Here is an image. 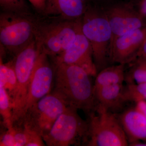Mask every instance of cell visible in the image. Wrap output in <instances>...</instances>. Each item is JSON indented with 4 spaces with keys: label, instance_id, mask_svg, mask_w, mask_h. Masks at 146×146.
Wrapping results in <instances>:
<instances>
[{
    "label": "cell",
    "instance_id": "cell-8",
    "mask_svg": "<svg viewBox=\"0 0 146 146\" xmlns=\"http://www.w3.org/2000/svg\"><path fill=\"white\" fill-rule=\"evenodd\" d=\"M67 106L63 100L52 92L33 105L16 124L25 126L43 138Z\"/></svg>",
    "mask_w": 146,
    "mask_h": 146
},
{
    "label": "cell",
    "instance_id": "cell-14",
    "mask_svg": "<svg viewBox=\"0 0 146 146\" xmlns=\"http://www.w3.org/2000/svg\"><path fill=\"white\" fill-rule=\"evenodd\" d=\"M125 132L129 145L133 142H146V119L135 108L125 110L118 117Z\"/></svg>",
    "mask_w": 146,
    "mask_h": 146
},
{
    "label": "cell",
    "instance_id": "cell-5",
    "mask_svg": "<svg viewBox=\"0 0 146 146\" xmlns=\"http://www.w3.org/2000/svg\"><path fill=\"white\" fill-rule=\"evenodd\" d=\"M88 115L86 145H129L126 135L118 118L110 111L96 105L95 110Z\"/></svg>",
    "mask_w": 146,
    "mask_h": 146
},
{
    "label": "cell",
    "instance_id": "cell-26",
    "mask_svg": "<svg viewBox=\"0 0 146 146\" xmlns=\"http://www.w3.org/2000/svg\"><path fill=\"white\" fill-rule=\"evenodd\" d=\"M137 10L141 16L144 18H146V0H141L140 1Z\"/></svg>",
    "mask_w": 146,
    "mask_h": 146
},
{
    "label": "cell",
    "instance_id": "cell-7",
    "mask_svg": "<svg viewBox=\"0 0 146 146\" xmlns=\"http://www.w3.org/2000/svg\"><path fill=\"white\" fill-rule=\"evenodd\" d=\"M78 110L67 106L55 122L49 132L43 137L48 146L77 145L86 144L88 138V123L82 119Z\"/></svg>",
    "mask_w": 146,
    "mask_h": 146
},
{
    "label": "cell",
    "instance_id": "cell-23",
    "mask_svg": "<svg viewBox=\"0 0 146 146\" xmlns=\"http://www.w3.org/2000/svg\"><path fill=\"white\" fill-rule=\"evenodd\" d=\"M0 146H16L13 126L7 130L1 137Z\"/></svg>",
    "mask_w": 146,
    "mask_h": 146
},
{
    "label": "cell",
    "instance_id": "cell-9",
    "mask_svg": "<svg viewBox=\"0 0 146 146\" xmlns=\"http://www.w3.org/2000/svg\"><path fill=\"white\" fill-rule=\"evenodd\" d=\"M100 6L107 16L112 30V41L146 26V18L141 16L131 3L108 2Z\"/></svg>",
    "mask_w": 146,
    "mask_h": 146
},
{
    "label": "cell",
    "instance_id": "cell-20",
    "mask_svg": "<svg viewBox=\"0 0 146 146\" xmlns=\"http://www.w3.org/2000/svg\"><path fill=\"white\" fill-rule=\"evenodd\" d=\"M123 97L124 102L146 100V82L127 84L124 88Z\"/></svg>",
    "mask_w": 146,
    "mask_h": 146
},
{
    "label": "cell",
    "instance_id": "cell-15",
    "mask_svg": "<svg viewBox=\"0 0 146 146\" xmlns=\"http://www.w3.org/2000/svg\"><path fill=\"white\" fill-rule=\"evenodd\" d=\"M124 88L122 84L103 86L94 90L96 105H100L109 111L120 107L125 103L123 97Z\"/></svg>",
    "mask_w": 146,
    "mask_h": 146
},
{
    "label": "cell",
    "instance_id": "cell-2",
    "mask_svg": "<svg viewBox=\"0 0 146 146\" xmlns=\"http://www.w3.org/2000/svg\"><path fill=\"white\" fill-rule=\"evenodd\" d=\"M45 17V19L37 18L35 39L42 52L54 57L67 49L74 42L81 18L70 21Z\"/></svg>",
    "mask_w": 146,
    "mask_h": 146
},
{
    "label": "cell",
    "instance_id": "cell-19",
    "mask_svg": "<svg viewBox=\"0 0 146 146\" xmlns=\"http://www.w3.org/2000/svg\"><path fill=\"white\" fill-rule=\"evenodd\" d=\"M0 112L5 127L8 129L13 126V107L10 97L5 89L0 86Z\"/></svg>",
    "mask_w": 146,
    "mask_h": 146
},
{
    "label": "cell",
    "instance_id": "cell-3",
    "mask_svg": "<svg viewBox=\"0 0 146 146\" xmlns=\"http://www.w3.org/2000/svg\"><path fill=\"white\" fill-rule=\"evenodd\" d=\"M82 33L92 47L94 63L98 72L108 66L112 39V31L101 7L94 4L81 19Z\"/></svg>",
    "mask_w": 146,
    "mask_h": 146
},
{
    "label": "cell",
    "instance_id": "cell-10",
    "mask_svg": "<svg viewBox=\"0 0 146 146\" xmlns=\"http://www.w3.org/2000/svg\"><path fill=\"white\" fill-rule=\"evenodd\" d=\"M48 56L42 52L36 61L22 116L18 123L33 105L50 93L54 78L55 67L54 68L51 65Z\"/></svg>",
    "mask_w": 146,
    "mask_h": 146
},
{
    "label": "cell",
    "instance_id": "cell-25",
    "mask_svg": "<svg viewBox=\"0 0 146 146\" xmlns=\"http://www.w3.org/2000/svg\"><path fill=\"white\" fill-rule=\"evenodd\" d=\"M135 108L146 119V100H141L136 103Z\"/></svg>",
    "mask_w": 146,
    "mask_h": 146
},
{
    "label": "cell",
    "instance_id": "cell-13",
    "mask_svg": "<svg viewBox=\"0 0 146 146\" xmlns=\"http://www.w3.org/2000/svg\"><path fill=\"white\" fill-rule=\"evenodd\" d=\"M94 4L91 0H46L43 16L76 21Z\"/></svg>",
    "mask_w": 146,
    "mask_h": 146
},
{
    "label": "cell",
    "instance_id": "cell-12",
    "mask_svg": "<svg viewBox=\"0 0 146 146\" xmlns=\"http://www.w3.org/2000/svg\"><path fill=\"white\" fill-rule=\"evenodd\" d=\"M146 37V26L112 41L110 63L128 64L135 60Z\"/></svg>",
    "mask_w": 146,
    "mask_h": 146
},
{
    "label": "cell",
    "instance_id": "cell-22",
    "mask_svg": "<svg viewBox=\"0 0 146 146\" xmlns=\"http://www.w3.org/2000/svg\"><path fill=\"white\" fill-rule=\"evenodd\" d=\"M22 125V124H20ZM23 125L26 131L27 143L26 146H45L44 141L43 138L39 133Z\"/></svg>",
    "mask_w": 146,
    "mask_h": 146
},
{
    "label": "cell",
    "instance_id": "cell-11",
    "mask_svg": "<svg viewBox=\"0 0 146 146\" xmlns=\"http://www.w3.org/2000/svg\"><path fill=\"white\" fill-rule=\"evenodd\" d=\"M54 57V64L63 63L77 65L83 68L91 76H96L98 74L91 44L82 31L81 20L74 42L67 49Z\"/></svg>",
    "mask_w": 146,
    "mask_h": 146
},
{
    "label": "cell",
    "instance_id": "cell-21",
    "mask_svg": "<svg viewBox=\"0 0 146 146\" xmlns=\"http://www.w3.org/2000/svg\"><path fill=\"white\" fill-rule=\"evenodd\" d=\"M0 7L3 12L32 14L25 0H0Z\"/></svg>",
    "mask_w": 146,
    "mask_h": 146
},
{
    "label": "cell",
    "instance_id": "cell-18",
    "mask_svg": "<svg viewBox=\"0 0 146 146\" xmlns=\"http://www.w3.org/2000/svg\"><path fill=\"white\" fill-rule=\"evenodd\" d=\"M129 64L130 70L125 76L127 84L146 82V60L136 58Z\"/></svg>",
    "mask_w": 146,
    "mask_h": 146
},
{
    "label": "cell",
    "instance_id": "cell-17",
    "mask_svg": "<svg viewBox=\"0 0 146 146\" xmlns=\"http://www.w3.org/2000/svg\"><path fill=\"white\" fill-rule=\"evenodd\" d=\"M17 82V77L12 60L3 63L1 57L0 86L5 89L10 97L12 104L16 92Z\"/></svg>",
    "mask_w": 146,
    "mask_h": 146
},
{
    "label": "cell",
    "instance_id": "cell-28",
    "mask_svg": "<svg viewBox=\"0 0 146 146\" xmlns=\"http://www.w3.org/2000/svg\"><path fill=\"white\" fill-rule=\"evenodd\" d=\"M91 1L94 3L99 5L103 4V3L104 4L106 2V0H91Z\"/></svg>",
    "mask_w": 146,
    "mask_h": 146
},
{
    "label": "cell",
    "instance_id": "cell-6",
    "mask_svg": "<svg viewBox=\"0 0 146 146\" xmlns=\"http://www.w3.org/2000/svg\"><path fill=\"white\" fill-rule=\"evenodd\" d=\"M41 48L34 39L13 56V67L17 77V86L13 102V125L20 121L23 110L32 74L39 55Z\"/></svg>",
    "mask_w": 146,
    "mask_h": 146
},
{
    "label": "cell",
    "instance_id": "cell-16",
    "mask_svg": "<svg viewBox=\"0 0 146 146\" xmlns=\"http://www.w3.org/2000/svg\"><path fill=\"white\" fill-rule=\"evenodd\" d=\"M125 64L107 66L97 74L94 90L103 86L112 84H122L125 81Z\"/></svg>",
    "mask_w": 146,
    "mask_h": 146
},
{
    "label": "cell",
    "instance_id": "cell-4",
    "mask_svg": "<svg viewBox=\"0 0 146 146\" xmlns=\"http://www.w3.org/2000/svg\"><path fill=\"white\" fill-rule=\"evenodd\" d=\"M36 20L32 14L1 11V48L15 56L35 39Z\"/></svg>",
    "mask_w": 146,
    "mask_h": 146
},
{
    "label": "cell",
    "instance_id": "cell-27",
    "mask_svg": "<svg viewBox=\"0 0 146 146\" xmlns=\"http://www.w3.org/2000/svg\"><path fill=\"white\" fill-rule=\"evenodd\" d=\"M136 58L146 60V37L141 46Z\"/></svg>",
    "mask_w": 146,
    "mask_h": 146
},
{
    "label": "cell",
    "instance_id": "cell-24",
    "mask_svg": "<svg viewBox=\"0 0 146 146\" xmlns=\"http://www.w3.org/2000/svg\"><path fill=\"white\" fill-rule=\"evenodd\" d=\"M33 8L39 14L43 15L44 11L46 0H28Z\"/></svg>",
    "mask_w": 146,
    "mask_h": 146
},
{
    "label": "cell",
    "instance_id": "cell-1",
    "mask_svg": "<svg viewBox=\"0 0 146 146\" xmlns=\"http://www.w3.org/2000/svg\"><path fill=\"white\" fill-rule=\"evenodd\" d=\"M55 85L53 93L67 106L81 110L89 115L95 110L96 102L91 76L77 65L55 64Z\"/></svg>",
    "mask_w": 146,
    "mask_h": 146
}]
</instances>
